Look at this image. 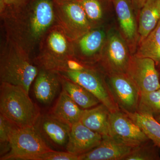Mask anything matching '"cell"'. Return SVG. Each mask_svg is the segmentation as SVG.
<instances>
[{
	"label": "cell",
	"instance_id": "obj_21",
	"mask_svg": "<svg viewBox=\"0 0 160 160\" xmlns=\"http://www.w3.org/2000/svg\"><path fill=\"white\" fill-rule=\"evenodd\" d=\"M59 74L62 89L82 109H90L101 104L97 98L82 86Z\"/></svg>",
	"mask_w": 160,
	"mask_h": 160
},
{
	"label": "cell",
	"instance_id": "obj_32",
	"mask_svg": "<svg viewBox=\"0 0 160 160\" xmlns=\"http://www.w3.org/2000/svg\"><path fill=\"white\" fill-rule=\"evenodd\" d=\"M60 1H70V0H60Z\"/></svg>",
	"mask_w": 160,
	"mask_h": 160
},
{
	"label": "cell",
	"instance_id": "obj_4",
	"mask_svg": "<svg viewBox=\"0 0 160 160\" xmlns=\"http://www.w3.org/2000/svg\"><path fill=\"white\" fill-rule=\"evenodd\" d=\"M72 55H75L74 41L56 23L40 41L39 52L35 62L42 69L54 71L61 61Z\"/></svg>",
	"mask_w": 160,
	"mask_h": 160
},
{
	"label": "cell",
	"instance_id": "obj_5",
	"mask_svg": "<svg viewBox=\"0 0 160 160\" xmlns=\"http://www.w3.org/2000/svg\"><path fill=\"white\" fill-rule=\"evenodd\" d=\"M9 151L1 160H17L19 158L53 151L33 126H15L9 135Z\"/></svg>",
	"mask_w": 160,
	"mask_h": 160
},
{
	"label": "cell",
	"instance_id": "obj_1",
	"mask_svg": "<svg viewBox=\"0 0 160 160\" xmlns=\"http://www.w3.org/2000/svg\"><path fill=\"white\" fill-rule=\"evenodd\" d=\"M55 22L54 0H32L25 11L5 26L8 35L30 52Z\"/></svg>",
	"mask_w": 160,
	"mask_h": 160
},
{
	"label": "cell",
	"instance_id": "obj_8",
	"mask_svg": "<svg viewBox=\"0 0 160 160\" xmlns=\"http://www.w3.org/2000/svg\"><path fill=\"white\" fill-rule=\"evenodd\" d=\"M131 56L121 34L112 32L107 35L98 62L107 74L126 73Z\"/></svg>",
	"mask_w": 160,
	"mask_h": 160
},
{
	"label": "cell",
	"instance_id": "obj_23",
	"mask_svg": "<svg viewBox=\"0 0 160 160\" xmlns=\"http://www.w3.org/2000/svg\"><path fill=\"white\" fill-rule=\"evenodd\" d=\"M125 113L142 129L155 146L160 148V123L153 115L138 112Z\"/></svg>",
	"mask_w": 160,
	"mask_h": 160
},
{
	"label": "cell",
	"instance_id": "obj_2",
	"mask_svg": "<svg viewBox=\"0 0 160 160\" xmlns=\"http://www.w3.org/2000/svg\"><path fill=\"white\" fill-rule=\"evenodd\" d=\"M29 54L18 42L7 35L1 53V83L21 86L29 93L40 70L31 61Z\"/></svg>",
	"mask_w": 160,
	"mask_h": 160
},
{
	"label": "cell",
	"instance_id": "obj_28",
	"mask_svg": "<svg viewBox=\"0 0 160 160\" xmlns=\"http://www.w3.org/2000/svg\"><path fill=\"white\" fill-rule=\"evenodd\" d=\"M17 160H79L78 156L67 151L47 152L19 158Z\"/></svg>",
	"mask_w": 160,
	"mask_h": 160
},
{
	"label": "cell",
	"instance_id": "obj_17",
	"mask_svg": "<svg viewBox=\"0 0 160 160\" xmlns=\"http://www.w3.org/2000/svg\"><path fill=\"white\" fill-rule=\"evenodd\" d=\"M61 86L57 72L41 68L34 80L35 97L41 104L49 105L54 100Z\"/></svg>",
	"mask_w": 160,
	"mask_h": 160
},
{
	"label": "cell",
	"instance_id": "obj_3",
	"mask_svg": "<svg viewBox=\"0 0 160 160\" xmlns=\"http://www.w3.org/2000/svg\"><path fill=\"white\" fill-rule=\"evenodd\" d=\"M1 83L0 114L18 127L34 126L41 113L29 93L21 86Z\"/></svg>",
	"mask_w": 160,
	"mask_h": 160
},
{
	"label": "cell",
	"instance_id": "obj_10",
	"mask_svg": "<svg viewBox=\"0 0 160 160\" xmlns=\"http://www.w3.org/2000/svg\"><path fill=\"white\" fill-rule=\"evenodd\" d=\"M109 136L132 147L140 146L149 140L142 129L121 110L110 112Z\"/></svg>",
	"mask_w": 160,
	"mask_h": 160
},
{
	"label": "cell",
	"instance_id": "obj_13",
	"mask_svg": "<svg viewBox=\"0 0 160 160\" xmlns=\"http://www.w3.org/2000/svg\"><path fill=\"white\" fill-rule=\"evenodd\" d=\"M119 24L121 35L131 52L136 49L139 41L138 27L131 0H112Z\"/></svg>",
	"mask_w": 160,
	"mask_h": 160
},
{
	"label": "cell",
	"instance_id": "obj_15",
	"mask_svg": "<svg viewBox=\"0 0 160 160\" xmlns=\"http://www.w3.org/2000/svg\"><path fill=\"white\" fill-rule=\"evenodd\" d=\"M102 138V135L92 131L78 122L71 126L66 151L79 156L98 146Z\"/></svg>",
	"mask_w": 160,
	"mask_h": 160
},
{
	"label": "cell",
	"instance_id": "obj_33",
	"mask_svg": "<svg viewBox=\"0 0 160 160\" xmlns=\"http://www.w3.org/2000/svg\"><path fill=\"white\" fill-rule=\"evenodd\" d=\"M159 78H160V71L159 72Z\"/></svg>",
	"mask_w": 160,
	"mask_h": 160
},
{
	"label": "cell",
	"instance_id": "obj_9",
	"mask_svg": "<svg viewBox=\"0 0 160 160\" xmlns=\"http://www.w3.org/2000/svg\"><path fill=\"white\" fill-rule=\"evenodd\" d=\"M106 81L115 101L122 111L125 113L138 111L141 93L127 73L107 74Z\"/></svg>",
	"mask_w": 160,
	"mask_h": 160
},
{
	"label": "cell",
	"instance_id": "obj_20",
	"mask_svg": "<svg viewBox=\"0 0 160 160\" xmlns=\"http://www.w3.org/2000/svg\"><path fill=\"white\" fill-rule=\"evenodd\" d=\"M138 44L149 34L160 19V0H148L140 10Z\"/></svg>",
	"mask_w": 160,
	"mask_h": 160
},
{
	"label": "cell",
	"instance_id": "obj_18",
	"mask_svg": "<svg viewBox=\"0 0 160 160\" xmlns=\"http://www.w3.org/2000/svg\"><path fill=\"white\" fill-rule=\"evenodd\" d=\"M83 111V109L62 89L49 113L63 122L71 126L80 122Z\"/></svg>",
	"mask_w": 160,
	"mask_h": 160
},
{
	"label": "cell",
	"instance_id": "obj_16",
	"mask_svg": "<svg viewBox=\"0 0 160 160\" xmlns=\"http://www.w3.org/2000/svg\"><path fill=\"white\" fill-rule=\"evenodd\" d=\"M134 147L125 145L109 136H103L98 146L79 156V160H124Z\"/></svg>",
	"mask_w": 160,
	"mask_h": 160
},
{
	"label": "cell",
	"instance_id": "obj_24",
	"mask_svg": "<svg viewBox=\"0 0 160 160\" xmlns=\"http://www.w3.org/2000/svg\"><path fill=\"white\" fill-rule=\"evenodd\" d=\"M32 0H0V15L5 23L16 18L25 11Z\"/></svg>",
	"mask_w": 160,
	"mask_h": 160
},
{
	"label": "cell",
	"instance_id": "obj_34",
	"mask_svg": "<svg viewBox=\"0 0 160 160\" xmlns=\"http://www.w3.org/2000/svg\"></svg>",
	"mask_w": 160,
	"mask_h": 160
},
{
	"label": "cell",
	"instance_id": "obj_27",
	"mask_svg": "<svg viewBox=\"0 0 160 160\" xmlns=\"http://www.w3.org/2000/svg\"><path fill=\"white\" fill-rule=\"evenodd\" d=\"M11 121L0 114V156L7 154L9 151V135L15 126ZM0 157V158H1Z\"/></svg>",
	"mask_w": 160,
	"mask_h": 160
},
{
	"label": "cell",
	"instance_id": "obj_30",
	"mask_svg": "<svg viewBox=\"0 0 160 160\" xmlns=\"http://www.w3.org/2000/svg\"><path fill=\"white\" fill-rule=\"evenodd\" d=\"M131 1L135 11H137L141 10L148 0H131Z\"/></svg>",
	"mask_w": 160,
	"mask_h": 160
},
{
	"label": "cell",
	"instance_id": "obj_26",
	"mask_svg": "<svg viewBox=\"0 0 160 160\" xmlns=\"http://www.w3.org/2000/svg\"><path fill=\"white\" fill-rule=\"evenodd\" d=\"M82 7L92 29L98 28L104 17L102 0H74Z\"/></svg>",
	"mask_w": 160,
	"mask_h": 160
},
{
	"label": "cell",
	"instance_id": "obj_11",
	"mask_svg": "<svg viewBox=\"0 0 160 160\" xmlns=\"http://www.w3.org/2000/svg\"><path fill=\"white\" fill-rule=\"evenodd\" d=\"M126 73L134 82L140 93L160 88L159 73L153 60L131 55Z\"/></svg>",
	"mask_w": 160,
	"mask_h": 160
},
{
	"label": "cell",
	"instance_id": "obj_14",
	"mask_svg": "<svg viewBox=\"0 0 160 160\" xmlns=\"http://www.w3.org/2000/svg\"><path fill=\"white\" fill-rule=\"evenodd\" d=\"M107 37L101 28L92 29L74 42L75 56L87 63L98 62Z\"/></svg>",
	"mask_w": 160,
	"mask_h": 160
},
{
	"label": "cell",
	"instance_id": "obj_19",
	"mask_svg": "<svg viewBox=\"0 0 160 160\" xmlns=\"http://www.w3.org/2000/svg\"><path fill=\"white\" fill-rule=\"evenodd\" d=\"M110 112L103 104L83 109L80 122L87 128L102 136H109Z\"/></svg>",
	"mask_w": 160,
	"mask_h": 160
},
{
	"label": "cell",
	"instance_id": "obj_25",
	"mask_svg": "<svg viewBox=\"0 0 160 160\" xmlns=\"http://www.w3.org/2000/svg\"><path fill=\"white\" fill-rule=\"evenodd\" d=\"M137 112L153 116L160 114V88L140 94Z\"/></svg>",
	"mask_w": 160,
	"mask_h": 160
},
{
	"label": "cell",
	"instance_id": "obj_6",
	"mask_svg": "<svg viewBox=\"0 0 160 160\" xmlns=\"http://www.w3.org/2000/svg\"><path fill=\"white\" fill-rule=\"evenodd\" d=\"M54 4L57 23L72 41L92 29L84 9L77 1L54 0Z\"/></svg>",
	"mask_w": 160,
	"mask_h": 160
},
{
	"label": "cell",
	"instance_id": "obj_29",
	"mask_svg": "<svg viewBox=\"0 0 160 160\" xmlns=\"http://www.w3.org/2000/svg\"><path fill=\"white\" fill-rule=\"evenodd\" d=\"M142 144L132 149L124 160H153L159 159L154 148L151 146Z\"/></svg>",
	"mask_w": 160,
	"mask_h": 160
},
{
	"label": "cell",
	"instance_id": "obj_31",
	"mask_svg": "<svg viewBox=\"0 0 160 160\" xmlns=\"http://www.w3.org/2000/svg\"><path fill=\"white\" fill-rule=\"evenodd\" d=\"M155 119L158 122H159L160 123V114L158 115L156 117Z\"/></svg>",
	"mask_w": 160,
	"mask_h": 160
},
{
	"label": "cell",
	"instance_id": "obj_7",
	"mask_svg": "<svg viewBox=\"0 0 160 160\" xmlns=\"http://www.w3.org/2000/svg\"><path fill=\"white\" fill-rule=\"evenodd\" d=\"M58 73L90 92L109 109L110 112L121 110L113 98L107 82L94 67L83 71Z\"/></svg>",
	"mask_w": 160,
	"mask_h": 160
},
{
	"label": "cell",
	"instance_id": "obj_12",
	"mask_svg": "<svg viewBox=\"0 0 160 160\" xmlns=\"http://www.w3.org/2000/svg\"><path fill=\"white\" fill-rule=\"evenodd\" d=\"M33 127L52 149L66 150L71 126L49 113H41Z\"/></svg>",
	"mask_w": 160,
	"mask_h": 160
},
{
	"label": "cell",
	"instance_id": "obj_22",
	"mask_svg": "<svg viewBox=\"0 0 160 160\" xmlns=\"http://www.w3.org/2000/svg\"><path fill=\"white\" fill-rule=\"evenodd\" d=\"M135 54L152 59L156 66L160 67V19L154 29L139 43Z\"/></svg>",
	"mask_w": 160,
	"mask_h": 160
}]
</instances>
